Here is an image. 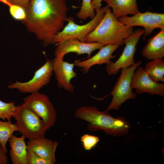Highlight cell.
Returning a JSON list of instances; mask_svg holds the SVG:
<instances>
[{
  "mask_svg": "<svg viewBox=\"0 0 164 164\" xmlns=\"http://www.w3.org/2000/svg\"><path fill=\"white\" fill-rule=\"evenodd\" d=\"M22 21L46 47L53 36L61 31L67 21L68 8L65 0H29Z\"/></svg>",
  "mask_w": 164,
  "mask_h": 164,
  "instance_id": "1",
  "label": "cell"
},
{
  "mask_svg": "<svg viewBox=\"0 0 164 164\" xmlns=\"http://www.w3.org/2000/svg\"><path fill=\"white\" fill-rule=\"evenodd\" d=\"M108 111H99L95 106H84L77 109L74 116L87 121L91 131L103 130L107 134L114 136L127 134L131 127L129 122L122 117H113Z\"/></svg>",
  "mask_w": 164,
  "mask_h": 164,
  "instance_id": "2",
  "label": "cell"
},
{
  "mask_svg": "<svg viewBox=\"0 0 164 164\" xmlns=\"http://www.w3.org/2000/svg\"><path fill=\"white\" fill-rule=\"evenodd\" d=\"M133 29V27L120 22L108 7L98 25L87 36L85 43L97 42L105 45L122 44L123 40L132 33Z\"/></svg>",
  "mask_w": 164,
  "mask_h": 164,
  "instance_id": "3",
  "label": "cell"
},
{
  "mask_svg": "<svg viewBox=\"0 0 164 164\" xmlns=\"http://www.w3.org/2000/svg\"><path fill=\"white\" fill-rule=\"evenodd\" d=\"M17 131L29 140L45 136L47 126L36 113L22 105H18L12 115Z\"/></svg>",
  "mask_w": 164,
  "mask_h": 164,
  "instance_id": "4",
  "label": "cell"
},
{
  "mask_svg": "<svg viewBox=\"0 0 164 164\" xmlns=\"http://www.w3.org/2000/svg\"><path fill=\"white\" fill-rule=\"evenodd\" d=\"M108 7L107 5L101 8L96 12L95 16L90 21L83 25L76 24L73 18L67 17V24L53 36L52 44L58 43L70 38L77 39L81 42L85 43L87 36L98 25L103 18Z\"/></svg>",
  "mask_w": 164,
  "mask_h": 164,
  "instance_id": "5",
  "label": "cell"
},
{
  "mask_svg": "<svg viewBox=\"0 0 164 164\" xmlns=\"http://www.w3.org/2000/svg\"><path fill=\"white\" fill-rule=\"evenodd\" d=\"M142 63V61L139 60L129 67L121 69V74L109 94L112 95V98L107 110H118L126 101L136 97V94L131 87V80L134 72Z\"/></svg>",
  "mask_w": 164,
  "mask_h": 164,
  "instance_id": "6",
  "label": "cell"
},
{
  "mask_svg": "<svg viewBox=\"0 0 164 164\" xmlns=\"http://www.w3.org/2000/svg\"><path fill=\"white\" fill-rule=\"evenodd\" d=\"M22 105L29 108L40 117L48 129L55 124L57 115L53 104L45 94L36 92L25 97Z\"/></svg>",
  "mask_w": 164,
  "mask_h": 164,
  "instance_id": "7",
  "label": "cell"
},
{
  "mask_svg": "<svg viewBox=\"0 0 164 164\" xmlns=\"http://www.w3.org/2000/svg\"><path fill=\"white\" fill-rule=\"evenodd\" d=\"M144 33V29H137L123 40L125 46L121 55L114 62L111 61L106 64V70L109 75H115L121 68L129 67L135 63L134 56L136 46L140 37Z\"/></svg>",
  "mask_w": 164,
  "mask_h": 164,
  "instance_id": "8",
  "label": "cell"
},
{
  "mask_svg": "<svg viewBox=\"0 0 164 164\" xmlns=\"http://www.w3.org/2000/svg\"><path fill=\"white\" fill-rule=\"evenodd\" d=\"M53 74L52 60L47 59L44 64L35 72L32 79L26 82L16 81L9 85L8 87L10 89H16L24 93L38 92L49 84Z\"/></svg>",
  "mask_w": 164,
  "mask_h": 164,
  "instance_id": "9",
  "label": "cell"
},
{
  "mask_svg": "<svg viewBox=\"0 0 164 164\" xmlns=\"http://www.w3.org/2000/svg\"><path fill=\"white\" fill-rule=\"evenodd\" d=\"M118 20L130 27L141 26L144 28V38L149 35L156 28L164 29V14L147 11L140 12L132 16L121 17Z\"/></svg>",
  "mask_w": 164,
  "mask_h": 164,
  "instance_id": "10",
  "label": "cell"
},
{
  "mask_svg": "<svg viewBox=\"0 0 164 164\" xmlns=\"http://www.w3.org/2000/svg\"><path fill=\"white\" fill-rule=\"evenodd\" d=\"M131 85L138 94L146 93L160 96L164 95V84L153 81L142 67L139 66L134 72Z\"/></svg>",
  "mask_w": 164,
  "mask_h": 164,
  "instance_id": "11",
  "label": "cell"
},
{
  "mask_svg": "<svg viewBox=\"0 0 164 164\" xmlns=\"http://www.w3.org/2000/svg\"><path fill=\"white\" fill-rule=\"evenodd\" d=\"M105 46L103 44L92 42H82L75 38L68 39L58 43L55 51V57H63L70 53H75L79 55L86 54L90 57L93 52L100 50Z\"/></svg>",
  "mask_w": 164,
  "mask_h": 164,
  "instance_id": "12",
  "label": "cell"
},
{
  "mask_svg": "<svg viewBox=\"0 0 164 164\" xmlns=\"http://www.w3.org/2000/svg\"><path fill=\"white\" fill-rule=\"evenodd\" d=\"M63 57H55L52 60L53 72H54L57 85L71 93L74 92V86L70 83L71 80L77 77L73 70L74 63L64 61Z\"/></svg>",
  "mask_w": 164,
  "mask_h": 164,
  "instance_id": "13",
  "label": "cell"
},
{
  "mask_svg": "<svg viewBox=\"0 0 164 164\" xmlns=\"http://www.w3.org/2000/svg\"><path fill=\"white\" fill-rule=\"evenodd\" d=\"M121 43L114 44H108L104 46L100 49L98 52L89 59L84 61L75 60L74 65L81 68L80 70L84 73H87L91 67L96 65L103 64H109L111 62L110 60L115 58V55H113L114 52L121 45Z\"/></svg>",
  "mask_w": 164,
  "mask_h": 164,
  "instance_id": "14",
  "label": "cell"
},
{
  "mask_svg": "<svg viewBox=\"0 0 164 164\" xmlns=\"http://www.w3.org/2000/svg\"><path fill=\"white\" fill-rule=\"evenodd\" d=\"M26 143L27 150L56 162L55 153L58 142L49 139L44 136L29 140Z\"/></svg>",
  "mask_w": 164,
  "mask_h": 164,
  "instance_id": "15",
  "label": "cell"
},
{
  "mask_svg": "<svg viewBox=\"0 0 164 164\" xmlns=\"http://www.w3.org/2000/svg\"><path fill=\"white\" fill-rule=\"evenodd\" d=\"M160 29L148 40L142 50V55L149 60L162 59L164 56V29Z\"/></svg>",
  "mask_w": 164,
  "mask_h": 164,
  "instance_id": "16",
  "label": "cell"
},
{
  "mask_svg": "<svg viewBox=\"0 0 164 164\" xmlns=\"http://www.w3.org/2000/svg\"><path fill=\"white\" fill-rule=\"evenodd\" d=\"M26 138L23 135L17 137L13 134L9 140L11 147L9 155L13 164H27V150L24 140Z\"/></svg>",
  "mask_w": 164,
  "mask_h": 164,
  "instance_id": "17",
  "label": "cell"
},
{
  "mask_svg": "<svg viewBox=\"0 0 164 164\" xmlns=\"http://www.w3.org/2000/svg\"><path fill=\"white\" fill-rule=\"evenodd\" d=\"M111 8L116 18L134 15L139 12L136 0H103Z\"/></svg>",
  "mask_w": 164,
  "mask_h": 164,
  "instance_id": "18",
  "label": "cell"
},
{
  "mask_svg": "<svg viewBox=\"0 0 164 164\" xmlns=\"http://www.w3.org/2000/svg\"><path fill=\"white\" fill-rule=\"evenodd\" d=\"M144 69L153 81L164 82V61L162 59L151 60L146 63Z\"/></svg>",
  "mask_w": 164,
  "mask_h": 164,
  "instance_id": "19",
  "label": "cell"
},
{
  "mask_svg": "<svg viewBox=\"0 0 164 164\" xmlns=\"http://www.w3.org/2000/svg\"><path fill=\"white\" fill-rule=\"evenodd\" d=\"M17 131L15 124L9 121H2L0 120V144L5 153L8 152L6 144L13 133Z\"/></svg>",
  "mask_w": 164,
  "mask_h": 164,
  "instance_id": "20",
  "label": "cell"
},
{
  "mask_svg": "<svg viewBox=\"0 0 164 164\" xmlns=\"http://www.w3.org/2000/svg\"><path fill=\"white\" fill-rule=\"evenodd\" d=\"M14 102H5L0 100V119L11 122V119L16 108Z\"/></svg>",
  "mask_w": 164,
  "mask_h": 164,
  "instance_id": "21",
  "label": "cell"
},
{
  "mask_svg": "<svg viewBox=\"0 0 164 164\" xmlns=\"http://www.w3.org/2000/svg\"><path fill=\"white\" fill-rule=\"evenodd\" d=\"M92 0H82L80 9L76 15L79 19L85 20L90 17L93 19L95 15L94 10L93 9L91 2Z\"/></svg>",
  "mask_w": 164,
  "mask_h": 164,
  "instance_id": "22",
  "label": "cell"
},
{
  "mask_svg": "<svg viewBox=\"0 0 164 164\" xmlns=\"http://www.w3.org/2000/svg\"><path fill=\"white\" fill-rule=\"evenodd\" d=\"M0 2L7 5L9 7V10L12 16L15 19L22 21L26 18L25 9L22 8L12 4L7 0H0Z\"/></svg>",
  "mask_w": 164,
  "mask_h": 164,
  "instance_id": "23",
  "label": "cell"
},
{
  "mask_svg": "<svg viewBox=\"0 0 164 164\" xmlns=\"http://www.w3.org/2000/svg\"><path fill=\"white\" fill-rule=\"evenodd\" d=\"M27 164H54L56 162L27 150Z\"/></svg>",
  "mask_w": 164,
  "mask_h": 164,
  "instance_id": "24",
  "label": "cell"
},
{
  "mask_svg": "<svg viewBox=\"0 0 164 164\" xmlns=\"http://www.w3.org/2000/svg\"><path fill=\"white\" fill-rule=\"evenodd\" d=\"M80 141L85 150H90L94 148L99 141L97 136L85 134L82 136Z\"/></svg>",
  "mask_w": 164,
  "mask_h": 164,
  "instance_id": "25",
  "label": "cell"
},
{
  "mask_svg": "<svg viewBox=\"0 0 164 164\" xmlns=\"http://www.w3.org/2000/svg\"><path fill=\"white\" fill-rule=\"evenodd\" d=\"M10 3L19 6L25 9L28 5L29 0H7Z\"/></svg>",
  "mask_w": 164,
  "mask_h": 164,
  "instance_id": "26",
  "label": "cell"
},
{
  "mask_svg": "<svg viewBox=\"0 0 164 164\" xmlns=\"http://www.w3.org/2000/svg\"><path fill=\"white\" fill-rule=\"evenodd\" d=\"M8 160L6 154L4 152L0 144V164H7Z\"/></svg>",
  "mask_w": 164,
  "mask_h": 164,
  "instance_id": "27",
  "label": "cell"
},
{
  "mask_svg": "<svg viewBox=\"0 0 164 164\" xmlns=\"http://www.w3.org/2000/svg\"><path fill=\"white\" fill-rule=\"evenodd\" d=\"M103 0H92L91 4L93 9L96 12L101 8V2Z\"/></svg>",
  "mask_w": 164,
  "mask_h": 164,
  "instance_id": "28",
  "label": "cell"
}]
</instances>
